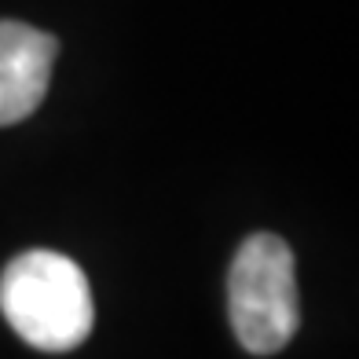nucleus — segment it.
I'll return each mask as SVG.
<instances>
[{"label":"nucleus","mask_w":359,"mask_h":359,"mask_svg":"<svg viewBox=\"0 0 359 359\" xmlns=\"http://www.w3.org/2000/svg\"><path fill=\"white\" fill-rule=\"evenodd\" d=\"M227 308L238 345L253 355L286 348L301 326L293 250L279 235H250L227 275Z\"/></svg>","instance_id":"obj_2"},{"label":"nucleus","mask_w":359,"mask_h":359,"mask_svg":"<svg viewBox=\"0 0 359 359\" xmlns=\"http://www.w3.org/2000/svg\"><path fill=\"white\" fill-rule=\"evenodd\" d=\"M0 312L26 345L70 352L92 334V290L77 260L55 250H26L0 275Z\"/></svg>","instance_id":"obj_1"},{"label":"nucleus","mask_w":359,"mask_h":359,"mask_svg":"<svg viewBox=\"0 0 359 359\" xmlns=\"http://www.w3.org/2000/svg\"><path fill=\"white\" fill-rule=\"evenodd\" d=\"M55 55L59 41L52 34L0 19V125H19L41 107Z\"/></svg>","instance_id":"obj_3"}]
</instances>
